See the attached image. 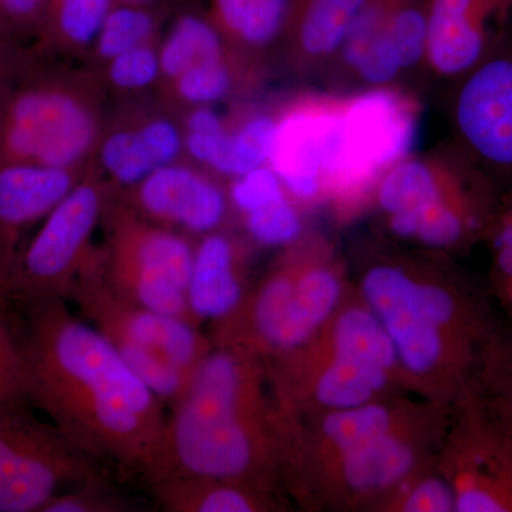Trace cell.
<instances>
[{"label":"cell","instance_id":"6da1fadb","mask_svg":"<svg viewBox=\"0 0 512 512\" xmlns=\"http://www.w3.org/2000/svg\"><path fill=\"white\" fill-rule=\"evenodd\" d=\"M22 346L29 402L86 456L150 484L163 456V402L109 339L49 299L29 303Z\"/></svg>","mask_w":512,"mask_h":512},{"label":"cell","instance_id":"7a4b0ae2","mask_svg":"<svg viewBox=\"0 0 512 512\" xmlns=\"http://www.w3.org/2000/svg\"><path fill=\"white\" fill-rule=\"evenodd\" d=\"M450 414L451 404L407 392L312 416L285 413L286 497L305 511H379L407 478L436 466Z\"/></svg>","mask_w":512,"mask_h":512},{"label":"cell","instance_id":"3957f363","mask_svg":"<svg viewBox=\"0 0 512 512\" xmlns=\"http://www.w3.org/2000/svg\"><path fill=\"white\" fill-rule=\"evenodd\" d=\"M352 282L392 342L406 389L453 404L504 320L487 286L451 256L410 248L369 252Z\"/></svg>","mask_w":512,"mask_h":512},{"label":"cell","instance_id":"277c9868","mask_svg":"<svg viewBox=\"0 0 512 512\" xmlns=\"http://www.w3.org/2000/svg\"><path fill=\"white\" fill-rule=\"evenodd\" d=\"M285 433L266 359L235 346L212 345L173 403L151 483L171 476H215L282 488Z\"/></svg>","mask_w":512,"mask_h":512},{"label":"cell","instance_id":"5b68a950","mask_svg":"<svg viewBox=\"0 0 512 512\" xmlns=\"http://www.w3.org/2000/svg\"><path fill=\"white\" fill-rule=\"evenodd\" d=\"M501 197L500 185L453 141L390 168L370 207L403 247L453 256L484 244Z\"/></svg>","mask_w":512,"mask_h":512},{"label":"cell","instance_id":"8992f818","mask_svg":"<svg viewBox=\"0 0 512 512\" xmlns=\"http://www.w3.org/2000/svg\"><path fill=\"white\" fill-rule=\"evenodd\" d=\"M266 362L279 406L293 416L410 393L392 342L353 282L345 301L315 335Z\"/></svg>","mask_w":512,"mask_h":512},{"label":"cell","instance_id":"52a82bcc","mask_svg":"<svg viewBox=\"0 0 512 512\" xmlns=\"http://www.w3.org/2000/svg\"><path fill=\"white\" fill-rule=\"evenodd\" d=\"M352 276L335 245L306 231L282 248L238 311L211 326L212 345L235 346L268 360L298 348L345 301Z\"/></svg>","mask_w":512,"mask_h":512},{"label":"cell","instance_id":"ba28073f","mask_svg":"<svg viewBox=\"0 0 512 512\" xmlns=\"http://www.w3.org/2000/svg\"><path fill=\"white\" fill-rule=\"evenodd\" d=\"M103 99L89 70H59L13 53L0 116V164L87 170L106 124Z\"/></svg>","mask_w":512,"mask_h":512},{"label":"cell","instance_id":"9c48e42d","mask_svg":"<svg viewBox=\"0 0 512 512\" xmlns=\"http://www.w3.org/2000/svg\"><path fill=\"white\" fill-rule=\"evenodd\" d=\"M103 247L69 293L87 322L100 330L121 359L161 402L173 404L192 370L212 348L200 326L151 311L114 291L103 272Z\"/></svg>","mask_w":512,"mask_h":512},{"label":"cell","instance_id":"30bf717a","mask_svg":"<svg viewBox=\"0 0 512 512\" xmlns=\"http://www.w3.org/2000/svg\"><path fill=\"white\" fill-rule=\"evenodd\" d=\"M420 107L394 87L336 97L326 170V202L340 214L370 207L383 175L409 157Z\"/></svg>","mask_w":512,"mask_h":512},{"label":"cell","instance_id":"8fae6325","mask_svg":"<svg viewBox=\"0 0 512 512\" xmlns=\"http://www.w3.org/2000/svg\"><path fill=\"white\" fill-rule=\"evenodd\" d=\"M111 190L90 165L13 259L0 281V293L9 302L67 301L80 276L100 254L101 247L93 244L94 232L103 222Z\"/></svg>","mask_w":512,"mask_h":512},{"label":"cell","instance_id":"7c38bea8","mask_svg":"<svg viewBox=\"0 0 512 512\" xmlns=\"http://www.w3.org/2000/svg\"><path fill=\"white\" fill-rule=\"evenodd\" d=\"M103 225L107 284L128 301L194 323L187 286L195 239L141 217L114 197L113 190Z\"/></svg>","mask_w":512,"mask_h":512},{"label":"cell","instance_id":"4fadbf2b","mask_svg":"<svg viewBox=\"0 0 512 512\" xmlns=\"http://www.w3.org/2000/svg\"><path fill=\"white\" fill-rule=\"evenodd\" d=\"M104 473L55 424L33 417L26 404L0 409V512H42L64 487Z\"/></svg>","mask_w":512,"mask_h":512},{"label":"cell","instance_id":"5bb4252c","mask_svg":"<svg viewBox=\"0 0 512 512\" xmlns=\"http://www.w3.org/2000/svg\"><path fill=\"white\" fill-rule=\"evenodd\" d=\"M437 468L457 512H512V437L471 383L451 404Z\"/></svg>","mask_w":512,"mask_h":512},{"label":"cell","instance_id":"9a60e30c","mask_svg":"<svg viewBox=\"0 0 512 512\" xmlns=\"http://www.w3.org/2000/svg\"><path fill=\"white\" fill-rule=\"evenodd\" d=\"M454 141L505 191L512 187V43L450 84Z\"/></svg>","mask_w":512,"mask_h":512},{"label":"cell","instance_id":"2e32d148","mask_svg":"<svg viewBox=\"0 0 512 512\" xmlns=\"http://www.w3.org/2000/svg\"><path fill=\"white\" fill-rule=\"evenodd\" d=\"M427 36V0H367L338 56L360 82L390 86L426 62Z\"/></svg>","mask_w":512,"mask_h":512},{"label":"cell","instance_id":"e0dca14e","mask_svg":"<svg viewBox=\"0 0 512 512\" xmlns=\"http://www.w3.org/2000/svg\"><path fill=\"white\" fill-rule=\"evenodd\" d=\"M181 158L183 114L158 94V101L133 100L107 117L93 165L113 191H123Z\"/></svg>","mask_w":512,"mask_h":512},{"label":"cell","instance_id":"ac0fdd59","mask_svg":"<svg viewBox=\"0 0 512 512\" xmlns=\"http://www.w3.org/2000/svg\"><path fill=\"white\" fill-rule=\"evenodd\" d=\"M113 195L141 217L192 239L228 228L234 218L225 181L187 158Z\"/></svg>","mask_w":512,"mask_h":512},{"label":"cell","instance_id":"d6986e66","mask_svg":"<svg viewBox=\"0 0 512 512\" xmlns=\"http://www.w3.org/2000/svg\"><path fill=\"white\" fill-rule=\"evenodd\" d=\"M426 63L448 84L512 43V0H427Z\"/></svg>","mask_w":512,"mask_h":512},{"label":"cell","instance_id":"ffe728a7","mask_svg":"<svg viewBox=\"0 0 512 512\" xmlns=\"http://www.w3.org/2000/svg\"><path fill=\"white\" fill-rule=\"evenodd\" d=\"M336 96L296 97L276 114L269 167L286 194L303 211L326 201V168L330 154Z\"/></svg>","mask_w":512,"mask_h":512},{"label":"cell","instance_id":"44dd1931","mask_svg":"<svg viewBox=\"0 0 512 512\" xmlns=\"http://www.w3.org/2000/svg\"><path fill=\"white\" fill-rule=\"evenodd\" d=\"M252 244L224 228L195 239L187 302L195 325H218L231 318L251 288Z\"/></svg>","mask_w":512,"mask_h":512},{"label":"cell","instance_id":"7402d4cb","mask_svg":"<svg viewBox=\"0 0 512 512\" xmlns=\"http://www.w3.org/2000/svg\"><path fill=\"white\" fill-rule=\"evenodd\" d=\"M87 170L0 164V281L18 254L23 235L45 220Z\"/></svg>","mask_w":512,"mask_h":512},{"label":"cell","instance_id":"603a6c76","mask_svg":"<svg viewBox=\"0 0 512 512\" xmlns=\"http://www.w3.org/2000/svg\"><path fill=\"white\" fill-rule=\"evenodd\" d=\"M150 485L167 512H276L289 505L282 488L247 478L171 476Z\"/></svg>","mask_w":512,"mask_h":512},{"label":"cell","instance_id":"cb8c5ba5","mask_svg":"<svg viewBox=\"0 0 512 512\" xmlns=\"http://www.w3.org/2000/svg\"><path fill=\"white\" fill-rule=\"evenodd\" d=\"M367 0H291L284 37L291 60L318 66L339 55Z\"/></svg>","mask_w":512,"mask_h":512},{"label":"cell","instance_id":"d4e9b609","mask_svg":"<svg viewBox=\"0 0 512 512\" xmlns=\"http://www.w3.org/2000/svg\"><path fill=\"white\" fill-rule=\"evenodd\" d=\"M114 0H50L42 29L28 55L36 62L86 60Z\"/></svg>","mask_w":512,"mask_h":512},{"label":"cell","instance_id":"484cf974","mask_svg":"<svg viewBox=\"0 0 512 512\" xmlns=\"http://www.w3.org/2000/svg\"><path fill=\"white\" fill-rule=\"evenodd\" d=\"M291 0H211L210 18L228 45L251 56L284 37Z\"/></svg>","mask_w":512,"mask_h":512},{"label":"cell","instance_id":"4316f807","mask_svg":"<svg viewBox=\"0 0 512 512\" xmlns=\"http://www.w3.org/2000/svg\"><path fill=\"white\" fill-rule=\"evenodd\" d=\"M251 74V56L234 49L191 67L161 87L158 94L183 113L192 107L214 106L238 94L251 83Z\"/></svg>","mask_w":512,"mask_h":512},{"label":"cell","instance_id":"83f0119b","mask_svg":"<svg viewBox=\"0 0 512 512\" xmlns=\"http://www.w3.org/2000/svg\"><path fill=\"white\" fill-rule=\"evenodd\" d=\"M231 50H234V47L228 45L210 15L195 10L180 13L158 46L161 66L160 89L191 67L218 59Z\"/></svg>","mask_w":512,"mask_h":512},{"label":"cell","instance_id":"f1b7e54d","mask_svg":"<svg viewBox=\"0 0 512 512\" xmlns=\"http://www.w3.org/2000/svg\"><path fill=\"white\" fill-rule=\"evenodd\" d=\"M161 12L147 5H116L97 33L87 55V70L96 72L114 57L156 40L160 36Z\"/></svg>","mask_w":512,"mask_h":512},{"label":"cell","instance_id":"f546056e","mask_svg":"<svg viewBox=\"0 0 512 512\" xmlns=\"http://www.w3.org/2000/svg\"><path fill=\"white\" fill-rule=\"evenodd\" d=\"M228 119L227 148L218 171L224 181L268 165L276 130L275 113L252 110Z\"/></svg>","mask_w":512,"mask_h":512},{"label":"cell","instance_id":"4dcf8cb0","mask_svg":"<svg viewBox=\"0 0 512 512\" xmlns=\"http://www.w3.org/2000/svg\"><path fill=\"white\" fill-rule=\"evenodd\" d=\"M480 399L512 437V325L501 323L471 380Z\"/></svg>","mask_w":512,"mask_h":512},{"label":"cell","instance_id":"1f68e13d","mask_svg":"<svg viewBox=\"0 0 512 512\" xmlns=\"http://www.w3.org/2000/svg\"><path fill=\"white\" fill-rule=\"evenodd\" d=\"M160 40L161 37H158L127 50L104 64L101 69L92 72L104 94L136 97L138 94L150 92L151 89H160Z\"/></svg>","mask_w":512,"mask_h":512},{"label":"cell","instance_id":"d6a6232c","mask_svg":"<svg viewBox=\"0 0 512 512\" xmlns=\"http://www.w3.org/2000/svg\"><path fill=\"white\" fill-rule=\"evenodd\" d=\"M484 244L490 254L488 292L505 322L512 325V187L503 191Z\"/></svg>","mask_w":512,"mask_h":512},{"label":"cell","instance_id":"836d02e7","mask_svg":"<svg viewBox=\"0 0 512 512\" xmlns=\"http://www.w3.org/2000/svg\"><path fill=\"white\" fill-rule=\"evenodd\" d=\"M303 211L289 195L269 202L238 217L242 234L252 245L264 248H285L305 234Z\"/></svg>","mask_w":512,"mask_h":512},{"label":"cell","instance_id":"e575fe53","mask_svg":"<svg viewBox=\"0 0 512 512\" xmlns=\"http://www.w3.org/2000/svg\"><path fill=\"white\" fill-rule=\"evenodd\" d=\"M184 157L217 175L227 148L229 119L214 106L183 111Z\"/></svg>","mask_w":512,"mask_h":512},{"label":"cell","instance_id":"d590c367","mask_svg":"<svg viewBox=\"0 0 512 512\" xmlns=\"http://www.w3.org/2000/svg\"><path fill=\"white\" fill-rule=\"evenodd\" d=\"M377 512H457L456 497L436 464L407 478Z\"/></svg>","mask_w":512,"mask_h":512},{"label":"cell","instance_id":"8d00e7d4","mask_svg":"<svg viewBox=\"0 0 512 512\" xmlns=\"http://www.w3.org/2000/svg\"><path fill=\"white\" fill-rule=\"evenodd\" d=\"M8 302L0 293V409L29 403L22 339L13 330Z\"/></svg>","mask_w":512,"mask_h":512},{"label":"cell","instance_id":"74e56055","mask_svg":"<svg viewBox=\"0 0 512 512\" xmlns=\"http://www.w3.org/2000/svg\"><path fill=\"white\" fill-rule=\"evenodd\" d=\"M134 507L113 485L106 474L74 485L53 497L42 512H128Z\"/></svg>","mask_w":512,"mask_h":512},{"label":"cell","instance_id":"f35d334b","mask_svg":"<svg viewBox=\"0 0 512 512\" xmlns=\"http://www.w3.org/2000/svg\"><path fill=\"white\" fill-rule=\"evenodd\" d=\"M49 5L50 0H0V45L35 39Z\"/></svg>","mask_w":512,"mask_h":512},{"label":"cell","instance_id":"ab89813d","mask_svg":"<svg viewBox=\"0 0 512 512\" xmlns=\"http://www.w3.org/2000/svg\"><path fill=\"white\" fill-rule=\"evenodd\" d=\"M10 73H12V63L8 50L0 52V116H2L3 104L8 96L10 86Z\"/></svg>","mask_w":512,"mask_h":512},{"label":"cell","instance_id":"60d3db41","mask_svg":"<svg viewBox=\"0 0 512 512\" xmlns=\"http://www.w3.org/2000/svg\"><path fill=\"white\" fill-rule=\"evenodd\" d=\"M119 5H148L153 0H114Z\"/></svg>","mask_w":512,"mask_h":512},{"label":"cell","instance_id":"b9f144b4","mask_svg":"<svg viewBox=\"0 0 512 512\" xmlns=\"http://www.w3.org/2000/svg\"><path fill=\"white\" fill-rule=\"evenodd\" d=\"M2 46H5V45H0V47H2Z\"/></svg>","mask_w":512,"mask_h":512}]
</instances>
